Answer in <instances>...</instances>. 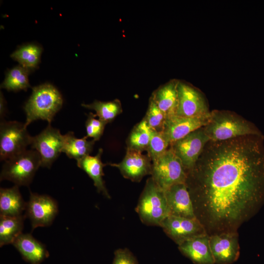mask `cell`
<instances>
[{
    "label": "cell",
    "instance_id": "cell-1",
    "mask_svg": "<svg viewBox=\"0 0 264 264\" xmlns=\"http://www.w3.org/2000/svg\"><path fill=\"white\" fill-rule=\"evenodd\" d=\"M263 135L210 140L186 171L192 190L203 198L215 222L238 221L264 200Z\"/></svg>",
    "mask_w": 264,
    "mask_h": 264
},
{
    "label": "cell",
    "instance_id": "cell-2",
    "mask_svg": "<svg viewBox=\"0 0 264 264\" xmlns=\"http://www.w3.org/2000/svg\"><path fill=\"white\" fill-rule=\"evenodd\" d=\"M63 104L61 94L53 85L44 84L34 87L23 107L26 114L25 126L27 127L32 122L40 119L51 124Z\"/></svg>",
    "mask_w": 264,
    "mask_h": 264
},
{
    "label": "cell",
    "instance_id": "cell-3",
    "mask_svg": "<svg viewBox=\"0 0 264 264\" xmlns=\"http://www.w3.org/2000/svg\"><path fill=\"white\" fill-rule=\"evenodd\" d=\"M210 140L221 141L249 135H262L246 120L229 112H211L208 124L203 127Z\"/></svg>",
    "mask_w": 264,
    "mask_h": 264
},
{
    "label": "cell",
    "instance_id": "cell-4",
    "mask_svg": "<svg viewBox=\"0 0 264 264\" xmlns=\"http://www.w3.org/2000/svg\"><path fill=\"white\" fill-rule=\"evenodd\" d=\"M141 221L148 225L159 226L170 215L165 191L152 177L148 179L135 208Z\"/></svg>",
    "mask_w": 264,
    "mask_h": 264
},
{
    "label": "cell",
    "instance_id": "cell-5",
    "mask_svg": "<svg viewBox=\"0 0 264 264\" xmlns=\"http://www.w3.org/2000/svg\"><path fill=\"white\" fill-rule=\"evenodd\" d=\"M4 161L0 173V181L7 180L18 186H28L41 167L40 156L33 149L26 150Z\"/></svg>",
    "mask_w": 264,
    "mask_h": 264
},
{
    "label": "cell",
    "instance_id": "cell-6",
    "mask_svg": "<svg viewBox=\"0 0 264 264\" xmlns=\"http://www.w3.org/2000/svg\"><path fill=\"white\" fill-rule=\"evenodd\" d=\"M151 177L165 190L175 184L185 183L187 173L181 161L170 147L152 162Z\"/></svg>",
    "mask_w": 264,
    "mask_h": 264
},
{
    "label": "cell",
    "instance_id": "cell-7",
    "mask_svg": "<svg viewBox=\"0 0 264 264\" xmlns=\"http://www.w3.org/2000/svg\"><path fill=\"white\" fill-rule=\"evenodd\" d=\"M24 123L2 120L0 124V158L5 161L26 150L32 137Z\"/></svg>",
    "mask_w": 264,
    "mask_h": 264
},
{
    "label": "cell",
    "instance_id": "cell-8",
    "mask_svg": "<svg viewBox=\"0 0 264 264\" xmlns=\"http://www.w3.org/2000/svg\"><path fill=\"white\" fill-rule=\"evenodd\" d=\"M63 135L60 131L48 126L38 135L32 136L31 147L41 157V167L50 168L62 153Z\"/></svg>",
    "mask_w": 264,
    "mask_h": 264
},
{
    "label": "cell",
    "instance_id": "cell-9",
    "mask_svg": "<svg viewBox=\"0 0 264 264\" xmlns=\"http://www.w3.org/2000/svg\"><path fill=\"white\" fill-rule=\"evenodd\" d=\"M210 140L203 127L172 143L170 147L187 171L194 167Z\"/></svg>",
    "mask_w": 264,
    "mask_h": 264
},
{
    "label": "cell",
    "instance_id": "cell-10",
    "mask_svg": "<svg viewBox=\"0 0 264 264\" xmlns=\"http://www.w3.org/2000/svg\"><path fill=\"white\" fill-rule=\"evenodd\" d=\"M25 211L24 216L30 220L33 230L38 227L51 225L58 214V205L49 196L30 192Z\"/></svg>",
    "mask_w": 264,
    "mask_h": 264
},
{
    "label": "cell",
    "instance_id": "cell-11",
    "mask_svg": "<svg viewBox=\"0 0 264 264\" xmlns=\"http://www.w3.org/2000/svg\"><path fill=\"white\" fill-rule=\"evenodd\" d=\"M178 104L176 115L185 117H200L210 114L206 102L201 93L196 88L178 80Z\"/></svg>",
    "mask_w": 264,
    "mask_h": 264
},
{
    "label": "cell",
    "instance_id": "cell-12",
    "mask_svg": "<svg viewBox=\"0 0 264 264\" xmlns=\"http://www.w3.org/2000/svg\"><path fill=\"white\" fill-rule=\"evenodd\" d=\"M165 233L178 245L194 236L205 233L198 219L169 215L160 225Z\"/></svg>",
    "mask_w": 264,
    "mask_h": 264
},
{
    "label": "cell",
    "instance_id": "cell-13",
    "mask_svg": "<svg viewBox=\"0 0 264 264\" xmlns=\"http://www.w3.org/2000/svg\"><path fill=\"white\" fill-rule=\"evenodd\" d=\"M152 160L148 154L141 151L127 148L123 159L119 163H108L117 168L125 178L134 182H140L148 175H151Z\"/></svg>",
    "mask_w": 264,
    "mask_h": 264
},
{
    "label": "cell",
    "instance_id": "cell-14",
    "mask_svg": "<svg viewBox=\"0 0 264 264\" xmlns=\"http://www.w3.org/2000/svg\"><path fill=\"white\" fill-rule=\"evenodd\" d=\"M210 245L217 264H231L240 255V246L237 234L225 233L209 237Z\"/></svg>",
    "mask_w": 264,
    "mask_h": 264
},
{
    "label": "cell",
    "instance_id": "cell-15",
    "mask_svg": "<svg viewBox=\"0 0 264 264\" xmlns=\"http://www.w3.org/2000/svg\"><path fill=\"white\" fill-rule=\"evenodd\" d=\"M210 115L211 113L208 116L200 117L175 115L167 118L163 132L170 145L206 126L209 121Z\"/></svg>",
    "mask_w": 264,
    "mask_h": 264
},
{
    "label": "cell",
    "instance_id": "cell-16",
    "mask_svg": "<svg viewBox=\"0 0 264 264\" xmlns=\"http://www.w3.org/2000/svg\"><path fill=\"white\" fill-rule=\"evenodd\" d=\"M170 215L196 218L190 194L185 183L172 186L164 190Z\"/></svg>",
    "mask_w": 264,
    "mask_h": 264
},
{
    "label": "cell",
    "instance_id": "cell-17",
    "mask_svg": "<svg viewBox=\"0 0 264 264\" xmlns=\"http://www.w3.org/2000/svg\"><path fill=\"white\" fill-rule=\"evenodd\" d=\"M178 249L195 264H215L209 237L202 234L187 239L179 244Z\"/></svg>",
    "mask_w": 264,
    "mask_h": 264
},
{
    "label": "cell",
    "instance_id": "cell-18",
    "mask_svg": "<svg viewBox=\"0 0 264 264\" xmlns=\"http://www.w3.org/2000/svg\"><path fill=\"white\" fill-rule=\"evenodd\" d=\"M12 244L30 264H40L49 256L45 246L30 234L22 233Z\"/></svg>",
    "mask_w": 264,
    "mask_h": 264
},
{
    "label": "cell",
    "instance_id": "cell-19",
    "mask_svg": "<svg viewBox=\"0 0 264 264\" xmlns=\"http://www.w3.org/2000/svg\"><path fill=\"white\" fill-rule=\"evenodd\" d=\"M178 80H171L158 88L150 97L164 113L166 119L176 115L178 104Z\"/></svg>",
    "mask_w": 264,
    "mask_h": 264
},
{
    "label": "cell",
    "instance_id": "cell-20",
    "mask_svg": "<svg viewBox=\"0 0 264 264\" xmlns=\"http://www.w3.org/2000/svg\"><path fill=\"white\" fill-rule=\"evenodd\" d=\"M103 149L99 148L97 154L94 156L87 155L77 161V165L84 170L93 181V184L99 193L110 198V194L106 188L103 178L104 176L103 168L107 165L101 160Z\"/></svg>",
    "mask_w": 264,
    "mask_h": 264
},
{
    "label": "cell",
    "instance_id": "cell-21",
    "mask_svg": "<svg viewBox=\"0 0 264 264\" xmlns=\"http://www.w3.org/2000/svg\"><path fill=\"white\" fill-rule=\"evenodd\" d=\"M25 202L19 190V186L0 189V216H19L25 210Z\"/></svg>",
    "mask_w": 264,
    "mask_h": 264
},
{
    "label": "cell",
    "instance_id": "cell-22",
    "mask_svg": "<svg viewBox=\"0 0 264 264\" xmlns=\"http://www.w3.org/2000/svg\"><path fill=\"white\" fill-rule=\"evenodd\" d=\"M63 137L62 152L76 161L89 155L95 142L93 139L88 140L86 136L78 138L73 132H67Z\"/></svg>",
    "mask_w": 264,
    "mask_h": 264
},
{
    "label": "cell",
    "instance_id": "cell-23",
    "mask_svg": "<svg viewBox=\"0 0 264 264\" xmlns=\"http://www.w3.org/2000/svg\"><path fill=\"white\" fill-rule=\"evenodd\" d=\"M25 217L0 216V246L13 244L22 233Z\"/></svg>",
    "mask_w": 264,
    "mask_h": 264
},
{
    "label": "cell",
    "instance_id": "cell-24",
    "mask_svg": "<svg viewBox=\"0 0 264 264\" xmlns=\"http://www.w3.org/2000/svg\"><path fill=\"white\" fill-rule=\"evenodd\" d=\"M81 106L86 109L94 110L98 119L106 124L112 121L122 112L121 102L117 99L108 102L95 100L88 104L83 103Z\"/></svg>",
    "mask_w": 264,
    "mask_h": 264
},
{
    "label": "cell",
    "instance_id": "cell-25",
    "mask_svg": "<svg viewBox=\"0 0 264 264\" xmlns=\"http://www.w3.org/2000/svg\"><path fill=\"white\" fill-rule=\"evenodd\" d=\"M152 130L143 118L132 129L127 140V148L141 152L147 151Z\"/></svg>",
    "mask_w": 264,
    "mask_h": 264
},
{
    "label": "cell",
    "instance_id": "cell-26",
    "mask_svg": "<svg viewBox=\"0 0 264 264\" xmlns=\"http://www.w3.org/2000/svg\"><path fill=\"white\" fill-rule=\"evenodd\" d=\"M42 52V48L40 46L30 44L17 49L11 55V57L21 66L31 71L37 67Z\"/></svg>",
    "mask_w": 264,
    "mask_h": 264
},
{
    "label": "cell",
    "instance_id": "cell-27",
    "mask_svg": "<svg viewBox=\"0 0 264 264\" xmlns=\"http://www.w3.org/2000/svg\"><path fill=\"white\" fill-rule=\"evenodd\" d=\"M30 71L21 65L14 67L7 72L0 88L8 91L27 90L30 87L28 77Z\"/></svg>",
    "mask_w": 264,
    "mask_h": 264
},
{
    "label": "cell",
    "instance_id": "cell-28",
    "mask_svg": "<svg viewBox=\"0 0 264 264\" xmlns=\"http://www.w3.org/2000/svg\"><path fill=\"white\" fill-rule=\"evenodd\" d=\"M170 145L163 131L157 132L152 130L151 139L147 151V154L153 162L162 155L168 149V147Z\"/></svg>",
    "mask_w": 264,
    "mask_h": 264
},
{
    "label": "cell",
    "instance_id": "cell-29",
    "mask_svg": "<svg viewBox=\"0 0 264 264\" xmlns=\"http://www.w3.org/2000/svg\"><path fill=\"white\" fill-rule=\"evenodd\" d=\"M144 118L151 129L157 132L163 131L166 117L151 97Z\"/></svg>",
    "mask_w": 264,
    "mask_h": 264
},
{
    "label": "cell",
    "instance_id": "cell-30",
    "mask_svg": "<svg viewBox=\"0 0 264 264\" xmlns=\"http://www.w3.org/2000/svg\"><path fill=\"white\" fill-rule=\"evenodd\" d=\"M96 115L93 113H90L88 115L85 123L86 129V136L92 138L95 141L99 140L105 129L106 124L99 119L96 118Z\"/></svg>",
    "mask_w": 264,
    "mask_h": 264
},
{
    "label": "cell",
    "instance_id": "cell-31",
    "mask_svg": "<svg viewBox=\"0 0 264 264\" xmlns=\"http://www.w3.org/2000/svg\"><path fill=\"white\" fill-rule=\"evenodd\" d=\"M112 264H138V261L128 249L120 248L115 251Z\"/></svg>",
    "mask_w": 264,
    "mask_h": 264
},
{
    "label": "cell",
    "instance_id": "cell-32",
    "mask_svg": "<svg viewBox=\"0 0 264 264\" xmlns=\"http://www.w3.org/2000/svg\"><path fill=\"white\" fill-rule=\"evenodd\" d=\"M6 101L1 92L0 97V118H3L6 113Z\"/></svg>",
    "mask_w": 264,
    "mask_h": 264
}]
</instances>
